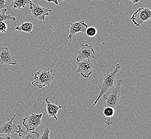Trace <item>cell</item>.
<instances>
[{"instance_id":"1","label":"cell","mask_w":151,"mask_h":139,"mask_svg":"<svg viewBox=\"0 0 151 139\" xmlns=\"http://www.w3.org/2000/svg\"><path fill=\"white\" fill-rule=\"evenodd\" d=\"M121 68V67L120 66L119 63H117L116 64L115 68L113 72L109 73H105L101 77L102 79L101 88L99 95L93 103V105H96V104H97L100 99L102 97V96L104 95L105 93L115 87V85L117 83V81L116 80V75L119 72Z\"/></svg>"},{"instance_id":"2","label":"cell","mask_w":151,"mask_h":139,"mask_svg":"<svg viewBox=\"0 0 151 139\" xmlns=\"http://www.w3.org/2000/svg\"><path fill=\"white\" fill-rule=\"evenodd\" d=\"M123 82L122 79H119L113 88L102 96L105 101V107H111L115 110H117L120 107L121 87Z\"/></svg>"},{"instance_id":"3","label":"cell","mask_w":151,"mask_h":139,"mask_svg":"<svg viewBox=\"0 0 151 139\" xmlns=\"http://www.w3.org/2000/svg\"><path fill=\"white\" fill-rule=\"evenodd\" d=\"M55 77V74L52 72V68L40 69L35 73L34 80L31 82V84L35 87L41 89L47 86H50Z\"/></svg>"},{"instance_id":"4","label":"cell","mask_w":151,"mask_h":139,"mask_svg":"<svg viewBox=\"0 0 151 139\" xmlns=\"http://www.w3.org/2000/svg\"><path fill=\"white\" fill-rule=\"evenodd\" d=\"M151 18V10L148 8H140L131 16L132 22L136 27L140 26Z\"/></svg>"},{"instance_id":"5","label":"cell","mask_w":151,"mask_h":139,"mask_svg":"<svg viewBox=\"0 0 151 139\" xmlns=\"http://www.w3.org/2000/svg\"><path fill=\"white\" fill-rule=\"evenodd\" d=\"M43 114L33 113L23 119L22 124L27 131L35 130L41 124Z\"/></svg>"},{"instance_id":"6","label":"cell","mask_w":151,"mask_h":139,"mask_svg":"<svg viewBox=\"0 0 151 139\" xmlns=\"http://www.w3.org/2000/svg\"><path fill=\"white\" fill-rule=\"evenodd\" d=\"M29 8L33 18L41 21H45V17L48 16L50 12L52 11V9L45 8L37 3H33L32 1L29 4Z\"/></svg>"},{"instance_id":"7","label":"cell","mask_w":151,"mask_h":139,"mask_svg":"<svg viewBox=\"0 0 151 139\" xmlns=\"http://www.w3.org/2000/svg\"><path fill=\"white\" fill-rule=\"evenodd\" d=\"M96 54L92 45L81 44L77 52L76 61L81 62L84 60H91L95 58Z\"/></svg>"},{"instance_id":"8","label":"cell","mask_w":151,"mask_h":139,"mask_svg":"<svg viewBox=\"0 0 151 139\" xmlns=\"http://www.w3.org/2000/svg\"><path fill=\"white\" fill-rule=\"evenodd\" d=\"M78 68L76 72L79 73L84 78H88L93 72L94 63L91 60H84L81 62L76 61Z\"/></svg>"},{"instance_id":"9","label":"cell","mask_w":151,"mask_h":139,"mask_svg":"<svg viewBox=\"0 0 151 139\" xmlns=\"http://www.w3.org/2000/svg\"><path fill=\"white\" fill-rule=\"evenodd\" d=\"M88 27L87 24L83 20H81L79 21H75V22H70V31L69 34L67 38L66 41L70 40V42L69 44L70 45L72 42L73 37L76 34L82 32L85 33L86 30Z\"/></svg>"},{"instance_id":"10","label":"cell","mask_w":151,"mask_h":139,"mask_svg":"<svg viewBox=\"0 0 151 139\" xmlns=\"http://www.w3.org/2000/svg\"><path fill=\"white\" fill-rule=\"evenodd\" d=\"M17 113H15L14 116L9 121L7 122H3L0 126V134H12L14 133H18L22 128L20 125H17L13 123L12 122L15 119Z\"/></svg>"},{"instance_id":"11","label":"cell","mask_w":151,"mask_h":139,"mask_svg":"<svg viewBox=\"0 0 151 139\" xmlns=\"http://www.w3.org/2000/svg\"><path fill=\"white\" fill-rule=\"evenodd\" d=\"M4 64L16 65L17 62L10 50L6 47H0V64Z\"/></svg>"},{"instance_id":"12","label":"cell","mask_w":151,"mask_h":139,"mask_svg":"<svg viewBox=\"0 0 151 139\" xmlns=\"http://www.w3.org/2000/svg\"><path fill=\"white\" fill-rule=\"evenodd\" d=\"M45 102L46 103L47 112L48 117H53L56 120H58V110L62 109L63 106L60 105L58 106L57 105L53 104L50 102L48 97L45 99Z\"/></svg>"},{"instance_id":"13","label":"cell","mask_w":151,"mask_h":139,"mask_svg":"<svg viewBox=\"0 0 151 139\" xmlns=\"http://www.w3.org/2000/svg\"><path fill=\"white\" fill-rule=\"evenodd\" d=\"M18 134L21 139H40V134L35 131L28 132L22 128Z\"/></svg>"},{"instance_id":"14","label":"cell","mask_w":151,"mask_h":139,"mask_svg":"<svg viewBox=\"0 0 151 139\" xmlns=\"http://www.w3.org/2000/svg\"><path fill=\"white\" fill-rule=\"evenodd\" d=\"M33 27H34L33 24L31 22L26 21L18 25L14 29L17 31H23L27 33H32Z\"/></svg>"},{"instance_id":"15","label":"cell","mask_w":151,"mask_h":139,"mask_svg":"<svg viewBox=\"0 0 151 139\" xmlns=\"http://www.w3.org/2000/svg\"><path fill=\"white\" fill-rule=\"evenodd\" d=\"M115 110L111 107H105L103 109V113L105 117V123L107 125H111L112 124L111 118L114 115Z\"/></svg>"},{"instance_id":"16","label":"cell","mask_w":151,"mask_h":139,"mask_svg":"<svg viewBox=\"0 0 151 139\" xmlns=\"http://www.w3.org/2000/svg\"><path fill=\"white\" fill-rule=\"evenodd\" d=\"M31 0H14L10 4L14 9H20L24 8L27 5H29Z\"/></svg>"},{"instance_id":"17","label":"cell","mask_w":151,"mask_h":139,"mask_svg":"<svg viewBox=\"0 0 151 139\" xmlns=\"http://www.w3.org/2000/svg\"><path fill=\"white\" fill-rule=\"evenodd\" d=\"M7 9H3V10L0 12V22L3 21L4 20H12V21H15L16 18L15 17H13L11 15H6V12Z\"/></svg>"},{"instance_id":"18","label":"cell","mask_w":151,"mask_h":139,"mask_svg":"<svg viewBox=\"0 0 151 139\" xmlns=\"http://www.w3.org/2000/svg\"><path fill=\"white\" fill-rule=\"evenodd\" d=\"M85 33H86V34L88 37H91V38H93V37H96L97 38L99 39L101 41L103 44H104V43L102 42V41L100 39V38H99L98 35L97 34L98 31H97V29H96V27H93V26L87 27V29H86V31H85Z\"/></svg>"},{"instance_id":"19","label":"cell","mask_w":151,"mask_h":139,"mask_svg":"<svg viewBox=\"0 0 151 139\" xmlns=\"http://www.w3.org/2000/svg\"><path fill=\"white\" fill-rule=\"evenodd\" d=\"M50 130L48 127L45 128L40 139H50Z\"/></svg>"},{"instance_id":"20","label":"cell","mask_w":151,"mask_h":139,"mask_svg":"<svg viewBox=\"0 0 151 139\" xmlns=\"http://www.w3.org/2000/svg\"><path fill=\"white\" fill-rule=\"evenodd\" d=\"M8 26L4 21L0 22V32L2 33H6Z\"/></svg>"},{"instance_id":"21","label":"cell","mask_w":151,"mask_h":139,"mask_svg":"<svg viewBox=\"0 0 151 139\" xmlns=\"http://www.w3.org/2000/svg\"><path fill=\"white\" fill-rule=\"evenodd\" d=\"M6 0H0V10L1 9H5Z\"/></svg>"},{"instance_id":"22","label":"cell","mask_w":151,"mask_h":139,"mask_svg":"<svg viewBox=\"0 0 151 139\" xmlns=\"http://www.w3.org/2000/svg\"><path fill=\"white\" fill-rule=\"evenodd\" d=\"M45 1L47 2L48 3H50V2H53L56 5H58L59 4L58 0H45Z\"/></svg>"},{"instance_id":"23","label":"cell","mask_w":151,"mask_h":139,"mask_svg":"<svg viewBox=\"0 0 151 139\" xmlns=\"http://www.w3.org/2000/svg\"><path fill=\"white\" fill-rule=\"evenodd\" d=\"M0 139H10V137L8 135L6 136H0Z\"/></svg>"},{"instance_id":"24","label":"cell","mask_w":151,"mask_h":139,"mask_svg":"<svg viewBox=\"0 0 151 139\" xmlns=\"http://www.w3.org/2000/svg\"><path fill=\"white\" fill-rule=\"evenodd\" d=\"M140 0H130V2H132L134 4L138 3Z\"/></svg>"},{"instance_id":"25","label":"cell","mask_w":151,"mask_h":139,"mask_svg":"<svg viewBox=\"0 0 151 139\" xmlns=\"http://www.w3.org/2000/svg\"><path fill=\"white\" fill-rule=\"evenodd\" d=\"M62 1H64V0H62Z\"/></svg>"}]
</instances>
